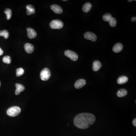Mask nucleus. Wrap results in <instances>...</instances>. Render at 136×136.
I'll list each match as a JSON object with an SVG mask.
<instances>
[{
    "label": "nucleus",
    "instance_id": "nucleus-28",
    "mask_svg": "<svg viewBox=\"0 0 136 136\" xmlns=\"http://www.w3.org/2000/svg\"><path fill=\"white\" fill-rule=\"evenodd\" d=\"M132 0H128V2H131L132 1Z\"/></svg>",
    "mask_w": 136,
    "mask_h": 136
},
{
    "label": "nucleus",
    "instance_id": "nucleus-25",
    "mask_svg": "<svg viewBox=\"0 0 136 136\" xmlns=\"http://www.w3.org/2000/svg\"><path fill=\"white\" fill-rule=\"evenodd\" d=\"M3 53V51L2 49L0 47V56H2Z\"/></svg>",
    "mask_w": 136,
    "mask_h": 136
},
{
    "label": "nucleus",
    "instance_id": "nucleus-13",
    "mask_svg": "<svg viewBox=\"0 0 136 136\" xmlns=\"http://www.w3.org/2000/svg\"><path fill=\"white\" fill-rule=\"evenodd\" d=\"M27 9L26 13L28 15H32L35 13V10L34 6L31 5H28L26 6Z\"/></svg>",
    "mask_w": 136,
    "mask_h": 136
},
{
    "label": "nucleus",
    "instance_id": "nucleus-17",
    "mask_svg": "<svg viewBox=\"0 0 136 136\" xmlns=\"http://www.w3.org/2000/svg\"><path fill=\"white\" fill-rule=\"evenodd\" d=\"M4 13L6 15V18L7 20H10L12 16V11L9 8L5 9L4 11Z\"/></svg>",
    "mask_w": 136,
    "mask_h": 136
},
{
    "label": "nucleus",
    "instance_id": "nucleus-22",
    "mask_svg": "<svg viewBox=\"0 0 136 136\" xmlns=\"http://www.w3.org/2000/svg\"><path fill=\"white\" fill-rule=\"evenodd\" d=\"M24 70L22 68H19L16 69V76L17 77L21 76L24 74Z\"/></svg>",
    "mask_w": 136,
    "mask_h": 136
},
{
    "label": "nucleus",
    "instance_id": "nucleus-12",
    "mask_svg": "<svg viewBox=\"0 0 136 136\" xmlns=\"http://www.w3.org/2000/svg\"><path fill=\"white\" fill-rule=\"evenodd\" d=\"M102 64L101 62L98 61H95L93 63V70L94 71H97L101 67Z\"/></svg>",
    "mask_w": 136,
    "mask_h": 136
},
{
    "label": "nucleus",
    "instance_id": "nucleus-20",
    "mask_svg": "<svg viewBox=\"0 0 136 136\" xmlns=\"http://www.w3.org/2000/svg\"><path fill=\"white\" fill-rule=\"evenodd\" d=\"M112 18V16L110 14L107 13L104 15L103 16V19L104 21L106 22H109Z\"/></svg>",
    "mask_w": 136,
    "mask_h": 136
},
{
    "label": "nucleus",
    "instance_id": "nucleus-27",
    "mask_svg": "<svg viewBox=\"0 0 136 136\" xmlns=\"http://www.w3.org/2000/svg\"><path fill=\"white\" fill-rule=\"evenodd\" d=\"M131 20L132 22H135L136 21V17H133V18H132Z\"/></svg>",
    "mask_w": 136,
    "mask_h": 136
},
{
    "label": "nucleus",
    "instance_id": "nucleus-1",
    "mask_svg": "<svg viewBox=\"0 0 136 136\" xmlns=\"http://www.w3.org/2000/svg\"><path fill=\"white\" fill-rule=\"evenodd\" d=\"M96 120L94 115L90 113H81L78 114L74 119V123L76 127L87 129L93 125Z\"/></svg>",
    "mask_w": 136,
    "mask_h": 136
},
{
    "label": "nucleus",
    "instance_id": "nucleus-7",
    "mask_svg": "<svg viewBox=\"0 0 136 136\" xmlns=\"http://www.w3.org/2000/svg\"><path fill=\"white\" fill-rule=\"evenodd\" d=\"M86 84V80L84 79H79L76 82L74 87L77 89H79L84 86Z\"/></svg>",
    "mask_w": 136,
    "mask_h": 136
},
{
    "label": "nucleus",
    "instance_id": "nucleus-3",
    "mask_svg": "<svg viewBox=\"0 0 136 136\" xmlns=\"http://www.w3.org/2000/svg\"><path fill=\"white\" fill-rule=\"evenodd\" d=\"M51 28L53 29H60L64 26V23L61 20L59 19L53 20L50 24Z\"/></svg>",
    "mask_w": 136,
    "mask_h": 136
},
{
    "label": "nucleus",
    "instance_id": "nucleus-5",
    "mask_svg": "<svg viewBox=\"0 0 136 136\" xmlns=\"http://www.w3.org/2000/svg\"><path fill=\"white\" fill-rule=\"evenodd\" d=\"M64 54L66 56L70 58L72 61H77L78 58V56L76 53L70 50L66 51Z\"/></svg>",
    "mask_w": 136,
    "mask_h": 136
},
{
    "label": "nucleus",
    "instance_id": "nucleus-29",
    "mask_svg": "<svg viewBox=\"0 0 136 136\" xmlns=\"http://www.w3.org/2000/svg\"><path fill=\"white\" fill-rule=\"evenodd\" d=\"M63 1H67V0H63Z\"/></svg>",
    "mask_w": 136,
    "mask_h": 136
},
{
    "label": "nucleus",
    "instance_id": "nucleus-11",
    "mask_svg": "<svg viewBox=\"0 0 136 136\" xmlns=\"http://www.w3.org/2000/svg\"><path fill=\"white\" fill-rule=\"evenodd\" d=\"M25 50L28 53H31L34 50V47L32 44L30 43H26L24 46Z\"/></svg>",
    "mask_w": 136,
    "mask_h": 136
},
{
    "label": "nucleus",
    "instance_id": "nucleus-9",
    "mask_svg": "<svg viewBox=\"0 0 136 136\" xmlns=\"http://www.w3.org/2000/svg\"><path fill=\"white\" fill-rule=\"evenodd\" d=\"M51 8L54 13L57 14H61L63 12V10L62 8L58 5H56V4L51 5Z\"/></svg>",
    "mask_w": 136,
    "mask_h": 136
},
{
    "label": "nucleus",
    "instance_id": "nucleus-8",
    "mask_svg": "<svg viewBox=\"0 0 136 136\" xmlns=\"http://www.w3.org/2000/svg\"><path fill=\"white\" fill-rule=\"evenodd\" d=\"M28 37L30 39L35 38L37 36V33L35 30L31 28H27Z\"/></svg>",
    "mask_w": 136,
    "mask_h": 136
},
{
    "label": "nucleus",
    "instance_id": "nucleus-21",
    "mask_svg": "<svg viewBox=\"0 0 136 136\" xmlns=\"http://www.w3.org/2000/svg\"><path fill=\"white\" fill-rule=\"evenodd\" d=\"M109 22V25L112 27H115L117 24V21H116V19L115 18H113V17L111 19Z\"/></svg>",
    "mask_w": 136,
    "mask_h": 136
},
{
    "label": "nucleus",
    "instance_id": "nucleus-2",
    "mask_svg": "<svg viewBox=\"0 0 136 136\" xmlns=\"http://www.w3.org/2000/svg\"><path fill=\"white\" fill-rule=\"evenodd\" d=\"M21 109L18 106H13L9 108L7 111L8 115L12 117H15L20 114Z\"/></svg>",
    "mask_w": 136,
    "mask_h": 136
},
{
    "label": "nucleus",
    "instance_id": "nucleus-16",
    "mask_svg": "<svg viewBox=\"0 0 136 136\" xmlns=\"http://www.w3.org/2000/svg\"><path fill=\"white\" fill-rule=\"evenodd\" d=\"M127 91L125 89H121L118 91L117 93V96L119 97H123L126 96L127 94Z\"/></svg>",
    "mask_w": 136,
    "mask_h": 136
},
{
    "label": "nucleus",
    "instance_id": "nucleus-30",
    "mask_svg": "<svg viewBox=\"0 0 136 136\" xmlns=\"http://www.w3.org/2000/svg\"><path fill=\"white\" fill-rule=\"evenodd\" d=\"M1 86V83H0V87Z\"/></svg>",
    "mask_w": 136,
    "mask_h": 136
},
{
    "label": "nucleus",
    "instance_id": "nucleus-10",
    "mask_svg": "<svg viewBox=\"0 0 136 136\" xmlns=\"http://www.w3.org/2000/svg\"><path fill=\"white\" fill-rule=\"evenodd\" d=\"M123 48V45L120 43L115 44L113 48V51L114 53H118L122 50Z\"/></svg>",
    "mask_w": 136,
    "mask_h": 136
},
{
    "label": "nucleus",
    "instance_id": "nucleus-4",
    "mask_svg": "<svg viewBox=\"0 0 136 136\" xmlns=\"http://www.w3.org/2000/svg\"><path fill=\"white\" fill-rule=\"evenodd\" d=\"M51 75V73L50 70L48 68H45L41 72L40 74L41 79L44 81H47L50 78Z\"/></svg>",
    "mask_w": 136,
    "mask_h": 136
},
{
    "label": "nucleus",
    "instance_id": "nucleus-26",
    "mask_svg": "<svg viewBox=\"0 0 136 136\" xmlns=\"http://www.w3.org/2000/svg\"><path fill=\"white\" fill-rule=\"evenodd\" d=\"M15 93L16 95H19L20 93H21V92L19 91H18V90H16L15 91Z\"/></svg>",
    "mask_w": 136,
    "mask_h": 136
},
{
    "label": "nucleus",
    "instance_id": "nucleus-18",
    "mask_svg": "<svg viewBox=\"0 0 136 136\" xmlns=\"http://www.w3.org/2000/svg\"><path fill=\"white\" fill-rule=\"evenodd\" d=\"M9 33L6 30L0 31V36H3L6 39H7L9 37Z\"/></svg>",
    "mask_w": 136,
    "mask_h": 136
},
{
    "label": "nucleus",
    "instance_id": "nucleus-6",
    "mask_svg": "<svg viewBox=\"0 0 136 136\" xmlns=\"http://www.w3.org/2000/svg\"><path fill=\"white\" fill-rule=\"evenodd\" d=\"M84 37L86 39L91 40L93 42H95L97 40L96 35L92 32H87L84 34Z\"/></svg>",
    "mask_w": 136,
    "mask_h": 136
},
{
    "label": "nucleus",
    "instance_id": "nucleus-19",
    "mask_svg": "<svg viewBox=\"0 0 136 136\" xmlns=\"http://www.w3.org/2000/svg\"><path fill=\"white\" fill-rule=\"evenodd\" d=\"M3 62L7 64H10L11 63V59L9 56H5L3 58Z\"/></svg>",
    "mask_w": 136,
    "mask_h": 136
},
{
    "label": "nucleus",
    "instance_id": "nucleus-23",
    "mask_svg": "<svg viewBox=\"0 0 136 136\" xmlns=\"http://www.w3.org/2000/svg\"><path fill=\"white\" fill-rule=\"evenodd\" d=\"M16 90L19 91L20 92L23 91L25 90V87L23 85L20 84H16Z\"/></svg>",
    "mask_w": 136,
    "mask_h": 136
},
{
    "label": "nucleus",
    "instance_id": "nucleus-14",
    "mask_svg": "<svg viewBox=\"0 0 136 136\" xmlns=\"http://www.w3.org/2000/svg\"><path fill=\"white\" fill-rule=\"evenodd\" d=\"M92 7V5L90 3H85L83 6V11L85 13H88L89 12Z\"/></svg>",
    "mask_w": 136,
    "mask_h": 136
},
{
    "label": "nucleus",
    "instance_id": "nucleus-24",
    "mask_svg": "<svg viewBox=\"0 0 136 136\" xmlns=\"http://www.w3.org/2000/svg\"><path fill=\"white\" fill-rule=\"evenodd\" d=\"M133 124L134 126L136 127V119L135 118L134 119L133 121Z\"/></svg>",
    "mask_w": 136,
    "mask_h": 136
},
{
    "label": "nucleus",
    "instance_id": "nucleus-15",
    "mask_svg": "<svg viewBox=\"0 0 136 136\" xmlns=\"http://www.w3.org/2000/svg\"><path fill=\"white\" fill-rule=\"evenodd\" d=\"M128 81V78L127 76H123L119 77L117 79V83L119 84H124Z\"/></svg>",
    "mask_w": 136,
    "mask_h": 136
}]
</instances>
